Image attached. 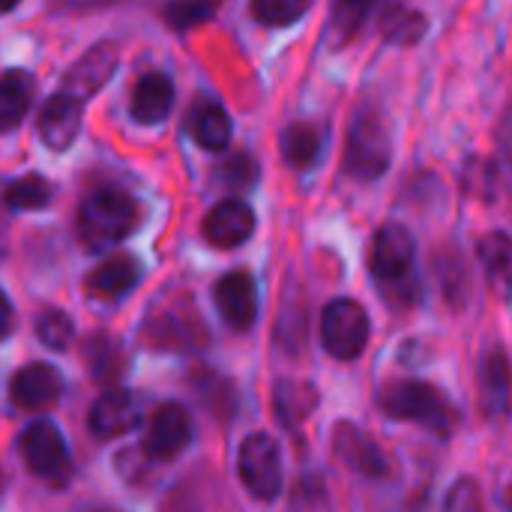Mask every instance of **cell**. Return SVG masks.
I'll use <instances>...</instances> for the list:
<instances>
[{
	"label": "cell",
	"instance_id": "1",
	"mask_svg": "<svg viewBox=\"0 0 512 512\" xmlns=\"http://www.w3.org/2000/svg\"><path fill=\"white\" fill-rule=\"evenodd\" d=\"M141 219L138 201L120 189H96L78 207V237L90 252H105L126 240Z\"/></svg>",
	"mask_w": 512,
	"mask_h": 512
},
{
	"label": "cell",
	"instance_id": "2",
	"mask_svg": "<svg viewBox=\"0 0 512 512\" xmlns=\"http://www.w3.org/2000/svg\"><path fill=\"white\" fill-rule=\"evenodd\" d=\"M381 408L393 420L417 423L435 435H447L453 429V405L447 396L426 381H393L381 390Z\"/></svg>",
	"mask_w": 512,
	"mask_h": 512
},
{
	"label": "cell",
	"instance_id": "3",
	"mask_svg": "<svg viewBox=\"0 0 512 512\" xmlns=\"http://www.w3.org/2000/svg\"><path fill=\"white\" fill-rule=\"evenodd\" d=\"M18 453L30 474L51 486H63L72 477V456L60 429L48 420L30 423L18 438Z\"/></svg>",
	"mask_w": 512,
	"mask_h": 512
},
{
	"label": "cell",
	"instance_id": "4",
	"mask_svg": "<svg viewBox=\"0 0 512 512\" xmlns=\"http://www.w3.org/2000/svg\"><path fill=\"white\" fill-rule=\"evenodd\" d=\"M390 156H393V144L384 120L372 111L360 114L348 132L345 159H342L345 171L354 180H375L387 171Z\"/></svg>",
	"mask_w": 512,
	"mask_h": 512
},
{
	"label": "cell",
	"instance_id": "5",
	"mask_svg": "<svg viewBox=\"0 0 512 512\" xmlns=\"http://www.w3.org/2000/svg\"><path fill=\"white\" fill-rule=\"evenodd\" d=\"M237 471H240V483L246 486V492L252 498L273 501L282 492V450H279V444L264 432L249 435L240 447Z\"/></svg>",
	"mask_w": 512,
	"mask_h": 512
},
{
	"label": "cell",
	"instance_id": "6",
	"mask_svg": "<svg viewBox=\"0 0 512 512\" xmlns=\"http://www.w3.org/2000/svg\"><path fill=\"white\" fill-rule=\"evenodd\" d=\"M321 339L324 348L336 357V360H354L363 354L366 342H369V315L357 300L339 297L333 303H327L324 315H321Z\"/></svg>",
	"mask_w": 512,
	"mask_h": 512
},
{
	"label": "cell",
	"instance_id": "7",
	"mask_svg": "<svg viewBox=\"0 0 512 512\" xmlns=\"http://www.w3.org/2000/svg\"><path fill=\"white\" fill-rule=\"evenodd\" d=\"M189 444H192L189 411L183 405H174V402L159 405L147 420V432H144V441H141L144 456L153 459V462H171Z\"/></svg>",
	"mask_w": 512,
	"mask_h": 512
},
{
	"label": "cell",
	"instance_id": "8",
	"mask_svg": "<svg viewBox=\"0 0 512 512\" xmlns=\"http://www.w3.org/2000/svg\"><path fill=\"white\" fill-rule=\"evenodd\" d=\"M369 270L381 285H402L414 270V237L405 225H384L369 252Z\"/></svg>",
	"mask_w": 512,
	"mask_h": 512
},
{
	"label": "cell",
	"instance_id": "9",
	"mask_svg": "<svg viewBox=\"0 0 512 512\" xmlns=\"http://www.w3.org/2000/svg\"><path fill=\"white\" fill-rule=\"evenodd\" d=\"M213 300L225 324L237 333L252 330L258 321V288L255 279L243 270H234L222 276L213 288Z\"/></svg>",
	"mask_w": 512,
	"mask_h": 512
},
{
	"label": "cell",
	"instance_id": "10",
	"mask_svg": "<svg viewBox=\"0 0 512 512\" xmlns=\"http://www.w3.org/2000/svg\"><path fill=\"white\" fill-rule=\"evenodd\" d=\"M60 393H63V378L48 363H33L18 369L9 384V396L21 411H48L51 405H57Z\"/></svg>",
	"mask_w": 512,
	"mask_h": 512
},
{
	"label": "cell",
	"instance_id": "11",
	"mask_svg": "<svg viewBox=\"0 0 512 512\" xmlns=\"http://www.w3.org/2000/svg\"><path fill=\"white\" fill-rule=\"evenodd\" d=\"M144 417V402L141 396L129 390H114L96 399L90 408V432L96 438H120L129 429H135Z\"/></svg>",
	"mask_w": 512,
	"mask_h": 512
},
{
	"label": "cell",
	"instance_id": "12",
	"mask_svg": "<svg viewBox=\"0 0 512 512\" xmlns=\"http://www.w3.org/2000/svg\"><path fill=\"white\" fill-rule=\"evenodd\" d=\"M114 69H117V48L111 42H99L66 72L60 90L78 102H87L111 78Z\"/></svg>",
	"mask_w": 512,
	"mask_h": 512
},
{
	"label": "cell",
	"instance_id": "13",
	"mask_svg": "<svg viewBox=\"0 0 512 512\" xmlns=\"http://www.w3.org/2000/svg\"><path fill=\"white\" fill-rule=\"evenodd\" d=\"M84 102L66 96L63 90L54 93L39 111V135L51 150H66L81 132Z\"/></svg>",
	"mask_w": 512,
	"mask_h": 512
},
{
	"label": "cell",
	"instance_id": "14",
	"mask_svg": "<svg viewBox=\"0 0 512 512\" xmlns=\"http://www.w3.org/2000/svg\"><path fill=\"white\" fill-rule=\"evenodd\" d=\"M255 231V213L243 201H222L210 210L204 219V237L216 249H234L243 246Z\"/></svg>",
	"mask_w": 512,
	"mask_h": 512
},
{
	"label": "cell",
	"instance_id": "15",
	"mask_svg": "<svg viewBox=\"0 0 512 512\" xmlns=\"http://www.w3.org/2000/svg\"><path fill=\"white\" fill-rule=\"evenodd\" d=\"M138 279H141V264L129 255H114V258H105L87 276V291L96 300L117 303L120 297H126L138 285Z\"/></svg>",
	"mask_w": 512,
	"mask_h": 512
},
{
	"label": "cell",
	"instance_id": "16",
	"mask_svg": "<svg viewBox=\"0 0 512 512\" xmlns=\"http://www.w3.org/2000/svg\"><path fill=\"white\" fill-rule=\"evenodd\" d=\"M171 105H174V84L168 75L162 72H147L135 90H132V120L141 123V126H153V123H162L168 114H171Z\"/></svg>",
	"mask_w": 512,
	"mask_h": 512
},
{
	"label": "cell",
	"instance_id": "17",
	"mask_svg": "<svg viewBox=\"0 0 512 512\" xmlns=\"http://www.w3.org/2000/svg\"><path fill=\"white\" fill-rule=\"evenodd\" d=\"M189 132L204 150H225L231 144V117L219 102H198L189 111Z\"/></svg>",
	"mask_w": 512,
	"mask_h": 512
},
{
	"label": "cell",
	"instance_id": "18",
	"mask_svg": "<svg viewBox=\"0 0 512 512\" xmlns=\"http://www.w3.org/2000/svg\"><path fill=\"white\" fill-rule=\"evenodd\" d=\"M33 78L24 69H9L0 75V135L15 129L33 102Z\"/></svg>",
	"mask_w": 512,
	"mask_h": 512
},
{
	"label": "cell",
	"instance_id": "19",
	"mask_svg": "<svg viewBox=\"0 0 512 512\" xmlns=\"http://www.w3.org/2000/svg\"><path fill=\"white\" fill-rule=\"evenodd\" d=\"M318 153H321V135L315 126H306V123H294L291 129H285L282 135V156L291 168L297 171H306L318 162Z\"/></svg>",
	"mask_w": 512,
	"mask_h": 512
},
{
	"label": "cell",
	"instance_id": "20",
	"mask_svg": "<svg viewBox=\"0 0 512 512\" xmlns=\"http://www.w3.org/2000/svg\"><path fill=\"white\" fill-rule=\"evenodd\" d=\"M480 387H483V402L489 414H504L507 411V393H510V369H507V357L504 351H492L483 363V375H480Z\"/></svg>",
	"mask_w": 512,
	"mask_h": 512
},
{
	"label": "cell",
	"instance_id": "21",
	"mask_svg": "<svg viewBox=\"0 0 512 512\" xmlns=\"http://www.w3.org/2000/svg\"><path fill=\"white\" fill-rule=\"evenodd\" d=\"M51 201V183L39 174L18 177L6 189V204L12 210H42Z\"/></svg>",
	"mask_w": 512,
	"mask_h": 512
},
{
	"label": "cell",
	"instance_id": "22",
	"mask_svg": "<svg viewBox=\"0 0 512 512\" xmlns=\"http://www.w3.org/2000/svg\"><path fill=\"white\" fill-rule=\"evenodd\" d=\"M384 36L399 42V45H411L417 42L423 33H426V18L414 9H405V6H393L384 12Z\"/></svg>",
	"mask_w": 512,
	"mask_h": 512
},
{
	"label": "cell",
	"instance_id": "23",
	"mask_svg": "<svg viewBox=\"0 0 512 512\" xmlns=\"http://www.w3.org/2000/svg\"><path fill=\"white\" fill-rule=\"evenodd\" d=\"M36 336L45 348L51 351H66L69 342H72V321L66 312L60 309H45L39 318H36Z\"/></svg>",
	"mask_w": 512,
	"mask_h": 512
},
{
	"label": "cell",
	"instance_id": "24",
	"mask_svg": "<svg viewBox=\"0 0 512 512\" xmlns=\"http://www.w3.org/2000/svg\"><path fill=\"white\" fill-rule=\"evenodd\" d=\"M312 0H252V12L261 24L270 27H285L291 21H297Z\"/></svg>",
	"mask_w": 512,
	"mask_h": 512
},
{
	"label": "cell",
	"instance_id": "25",
	"mask_svg": "<svg viewBox=\"0 0 512 512\" xmlns=\"http://www.w3.org/2000/svg\"><path fill=\"white\" fill-rule=\"evenodd\" d=\"M216 12V0H174L165 9V18L174 30H189L201 21H207Z\"/></svg>",
	"mask_w": 512,
	"mask_h": 512
},
{
	"label": "cell",
	"instance_id": "26",
	"mask_svg": "<svg viewBox=\"0 0 512 512\" xmlns=\"http://www.w3.org/2000/svg\"><path fill=\"white\" fill-rule=\"evenodd\" d=\"M480 258H483L489 276L507 279V273H510V240H507V234H501V231L489 234L480 243Z\"/></svg>",
	"mask_w": 512,
	"mask_h": 512
},
{
	"label": "cell",
	"instance_id": "27",
	"mask_svg": "<svg viewBox=\"0 0 512 512\" xmlns=\"http://www.w3.org/2000/svg\"><path fill=\"white\" fill-rule=\"evenodd\" d=\"M372 3L375 0H336L333 3V27H336V33L342 39H348L363 24V18H366Z\"/></svg>",
	"mask_w": 512,
	"mask_h": 512
},
{
	"label": "cell",
	"instance_id": "28",
	"mask_svg": "<svg viewBox=\"0 0 512 512\" xmlns=\"http://www.w3.org/2000/svg\"><path fill=\"white\" fill-rule=\"evenodd\" d=\"M219 180L228 186V189H249L255 180H258V165L252 156H234L228 159L222 168H219Z\"/></svg>",
	"mask_w": 512,
	"mask_h": 512
},
{
	"label": "cell",
	"instance_id": "29",
	"mask_svg": "<svg viewBox=\"0 0 512 512\" xmlns=\"http://www.w3.org/2000/svg\"><path fill=\"white\" fill-rule=\"evenodd\" d=\"M444 512H483V504H480V492L474 483H459L447 504H444Z\"/></svg>",
	"mask_w": 512,
	"mask_h": 512
},
{
	"label": "cell",
	"instance_id": "30",
	"mask_svg": "<svg viewBox=\"0 0 512 512\" xmlns=\"http://www.w3.org/2000/svg\"><path fill=\"white\" fill-rule=\"evenodd\" d=\"M12 324H15V312H12V303L9 297L0 291V339H6L12 333Z\"/></svg>",
	"mask_w": 512,
	"mask_h": 512
},
{
	"label": "cell",
	"instance_id": "31",
	"mask_svg": "<svg viewBox=\"0 0 512 512\" xmlns=\"http://www.w3.org/2000/svg\"><path fill=\"white\" fill-rule=\"evenodd\" d=\"M75 6H102V3H117V0H69Z\"/></svg>",
	"mask_w": 512,
	"mask_h": 512
},
{
	"label": "cell",
	"instance_id": "32",
	"mask_svg": "<svg viewBox=\"0 0 512 512\" xmlns=\"http://www.w3.org/2000/svg\"><path fill=\"white\" fill-rule=\"evenodd\" d=\"M15 6H18V0H0V12H9Z\"/></svg>",
	"mask_w": 512,
	"mask_h": 512
},
{
	"label": "cell",
	"instance_id": "33",
	"mask_svg": "<svg viewBox=\"0 0 512 512\" xmlns=\"http://www.w3.org/2000/svg\"><path fill=\"white\" fill-rule=\"evenodd\" d=\"M87 512H117V510H105V507H99V510H87Z\"/></svg>",
	"mask_w": 512,
	"mask_h": 512
}]
</instances>
